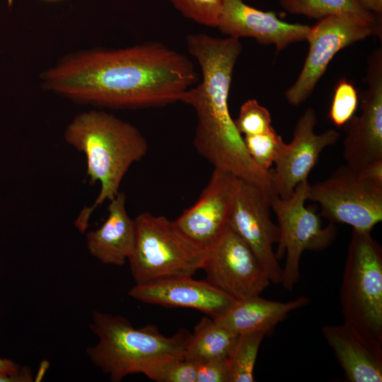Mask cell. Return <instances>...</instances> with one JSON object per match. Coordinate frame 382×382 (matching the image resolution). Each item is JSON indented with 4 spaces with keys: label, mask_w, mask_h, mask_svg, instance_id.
<instances>
[{
    "label": "cell",
    "mask_w": 382,
    "mask_h": 382,
    "mask_svg": "<svg viewBox=\"0 0 382 382\" xmlns=\"http://www.w3.org/2000/svg\"><path fill=\"white\" fill-rule=\"evenodd\" d=\"M265 335L256 332L239 335L228 359L229 382H254V368Z\"/></svg>",
    "instance_id": "22"
},
{
    "label": "cell",
    "mask_w": 382,
    "mask_h": 382,
    "mask_svg": "<svg viewBox=\"0 0 382 382\" xmlns=\"http://www.w3.org/2000/svg\"><path fill=\"white\" fill-rule=\"evenodd\" d=\"M46 89L110 108H146L180 102L199 81L185 54L158 42L66 56L41 75Z\"/></svg>",
    "instance_id": "1"
},
{
    "label": "cell",
    "mask_w": 382,
    "mask_h": 382,
    "mask_svg": "<svg viewBox=\"0 0 382 382\" xmlns=\"http://www.w3.org/2000/svg\"><path fill=\"white\" fill-rule=\"evenodd\" d=\"M243 137L250 156L265 171L270 170L286 145L274 129L264 134Z\"/></svg>",
    "instance_id": "23"
},
{
    "label": "cell",
    "mask_w": 382,
    "mask_h": 382,
    "mask_svg": "<svg viewBox=\"0 0 382 382\" xmlns=\"http://www.w3.org/2000/svg\"><path fill=\"white\" fill-rule=\"evenodd\" d=\"M281 6L293 15L320 20L335 16L372 24L381 30V22L364 9L356 0H279Z\"/></svg>",
    "instance_id": "21"
},
{
    "label": "cell",
    "mask_w": 382,
    "mask_h": 382,
    "mask_svg": "<svg viewBox=\"0 0 382 382\" xmlns=\"http://www.w3.org/2000/svg\"><path fill=\"white\" fill-rule=\"evenodd\" d=\"M46 1H59V0H46Z\"/></svg>",
    "instance_id": "33"
},
{
    "label": "cell",
    "mask_w": 382,
    "mask_h": 382,
    "mask_svg": "<svg viewBox=\"0 0 382 382\" xmlns=\"http://www.w3.org/2000/svg\"><path fill=\"white\" fill-rule=\"evenodd\" d=\"M134 219L136 238L128 261L136 284L192 276L202 268L207 250L187 237L175 221L147 212Z\"/></svg>",
    "instance_id": "6"
},
{
    "label": "cell",
    "mask_w": 382,
    "mask_h": 382,
    "mask_svg": "<svg viewBox=\"0 0 382 382\" xmlns=\"http://www.w3.org/2000/svg\"><path fill=\"white\" fill-rule=\"evenodd\" d=\"M21 368L13 361L0 358V375L17 376L21 373Z\"/></svg>",
    "instance_id": "31"
},
{
    "label": "cell",
    "mask_w": 382,
    "mask_h": 382,
    "mask_svg": "<svg viewBox=\"0 0 382 382\" xmlns=\"http://www.w3.org/2000/svg\"><path fill=\"white\" fill-rule=\"evenodd\" d=\"M367 88L360 96L361 112L346 124L343 156L347 166L359 171L382 160V49L367 59Z\"/></svg>",
    "instance_id": "12"
},
{
    "label": "cell",
    "mask_w": 382,
    "mask_h": 382,
    "mask_svg": "<svg viewBox=\"0 0 382 382\" xmlns=\"http://www.w3.org/2000/svg\"><path fill=\"white\" fill-rule=\"evenodd\" d=\"M65 141L86 158V176L91 184L100 183L99 195L93 205L83 207L74 225L83 234L94 210L119 192L131 166L147 153L145 137L132 124L102 110L81 112L66 126Z\"/></svg>",
    "instance_id": "3"
},
{
    "label": "cell",
    "mask_w": 382,
    "mask_h": 382,
    "mask_svg": "<svg viewBox=\"0 0 382 382\" xmlns=\"http://www.w3.org/2000/svg\"><path fill=\"white\" fill-rule=\"evenodd\" d=\"M128 294L144 303L194 308L213 318L222 316L236 301L207 280H195L192 276L169 277L136 284Z\"/></svg>",
    "instance_id": "16"
},
{
    "label": "cell",
    "mask_w": 382,
    "mask_h": 382,
    "mask_svg": "<svg viewBox=\"0 0 382 382\" xmlns=\"http://www.w3.org/2000/svg\"><path fill=\"white\" fill-rule=\"evenodd\" d=\"M310 299L301 296L287 302L265 299L256 295L236 300L222 316L214 318L218 323L237 335L244 333H271L289 313L308 305Z\"/></svg>",
    "instance_id": "19"
},
{
    "label": "cell",
    "mask_w": 382,
    "mask_h": 382,
    "mask_svg": "<svg viewBox=\"0 0 382 382\" xmlns=\"http://www.w3.org/2000/svg\"><path fill=\"white\" fill-rule=\"evenodd\" d=\"M308 200L317 202L320 215L330 223L345 224L353 230L371 231L382 221V185L364 179L347 165L310 185Z\"/></svg>",
    "instance_id": "8"
},
{
    "label": "cell",
    "mask_w": 382,
    "mask_h": 382,
    "mask_svg": "<svg viewBox=\"0 0 382 382\" xmlns=\"http://www.w3.org/2000/svg\"><path fill=\"white\" fill-rule=\"evenodd\" d=\"M358 93L354 84L340 79L334 90L328 117L337 127L346 125L354 115L358 106Z\"/></svg>",
    "instance_id": "25"
},
{
    "label": "cell",
    "mask_w": 382,
    "mask_h": 382,
    "mask_svg": "<svg viewBox=\"0 0 382 382\" xmlns=\"http://www.w3.org/2000/svg\"><path fill=\"white\" fill-rule=\"evenodd\" d=\"M202 269L207 282L236 300L260 295L271 283L253 252L228 224L207 250Z\"/></svg>",
    "instance_id": "10"
},
{
    "label": "cell",
    "mask_w": 382,
    "mask_h": 382,
    "mask_svg": "<svg viewBox=\"0 0 382 382\" xmlns=\"http://www.w3.org/2000/svg\"><path fill=\"white\" fill-rule=\"evenodd\" d=\"M358 172L364 179L382 185V160L374 162Z\"/></svg>",
    "instance_id": "29"
},
{
    "label": "cell",
    "mask_w": 382,
    "mask_h": 382,
    "mask_svg": "<svg viewBox=\"0 0 382 382\" xmlns=\"http://www.w3.org/2000/svg\"><path fill=\"white\" fill-rule=\"evenodd\" d=\"M356 1L364 9L374 14L378 21H382V0Z\"/></svg>",
    "instance_id": "30"
},
{
    "label": "cell",
    "mask_w": 382,
    "mask_h": 382,
    "mask_svg": "<svg viewBox=\"0 0 382 382\" xmlns=\"http://www.w3.org/2000/svg\"><path fill=\"white\" fill-rule=\"evenodd\" d=\"M91 319L90 329L98 342L87 349V354L113 382L134 374L148 376L163 363L184 359L191 335L181 329L166 337L155 325L134 328L122 316L97 311Z\"/></svg>",
    "instance_id": "4"
},
{
    "label": "cell",
    "mask_w": 382,
    "mask_h": 382,
    "mask_svg": "<svg viewBox=\"0 0 382 382\" xmlns=\"http://www.w3.org/2000/svg\"><path fill=\"white\" fill-rule=\"evenodd\" d=\"M197 364L196 382H229L228 359Z\"/></svg>",
    "instance_id": "28"
},
{
    "label": "cell",
    "mask_w": 382,
    "mask_h": 382,
    "mask_svg": "<svg viewBox=\"0 0 382 382\" xmlns=\"http://www.w3.org/2000/svg\"><path fill=\"white\" fill-rule=\"evenodd\" d=\"M234 123L242 136L260 134L274 129L270 111L255 99L247 100L241 105Z\"/></svg>",
    "instance_id": "24"
},
{
    "label": "cell",
    "mask_w": 382,
    "mask_h": 382,
    "mask_svg": "<svg viewBox=\"0 0 382 382\" xmlns=\"http://www.w3.org/2000/svg\"><path fill=\"white\" fill-rule=\"evenodd\" d=\"M310 27L291 23L273 11H264L244 0H224L217 28L228 37H250L262 45H274L276 52L289 45L306 40Z\"/></svg>",
    "instance_id": "15"
},
{
    "label": "cell",
    "mask_w": 382,
    "mask_h": 382,
    "mask_svg": "<svg viewBox=\"0 0 382 382\" xmlns=\"http://www.w3.org/2000/svg\"><path fill=\"white\" fill-rule=\"evenodd\" d=\"M316 111L308 108L294 127L291 142L286 144L270 170L274 193L283 199L290 197L299 183L308 180L321 152L339 139L340 134L333 129L316 134Z\"/></svg>",
    "instance_id": "13"
},
{
    "label": "cell",
    "mask_w": 382,
    "mask_h": 382,
    "mask_svg": "<svg viewBox=\"0 0 382 382\" xmlns=\"http://www.w3.org/2000/svg\"><path fill=\"white\" fill-rule=\"evenodd\" d=\"M184 17L216 28L224 0H169Z\"/></svg>",
    "instance_id": "26"
},
{
    "label": "cell",
    "mask_w": 382,
    "mask_h": 382,
    "mask_svg": "<svg viewBox=\"0 0 382 382\" xmlns=\"http://www.w3.org/2000/svg\"><path fill=\"white\" fill-rule=\"evenodd\" d=\"M197 370L192 361L175 359L159 365L147 377L157 382H196Z\"/></svg>",
    "instance_id": "27"
},
{
    "label": "cell",
    "mask_w": 382,
    "mask_h": 382,
    "mask_svg": "<svg viewBox=\"0 0 382 382\" xmlns=\"http://www.w3.org/2000/svg\"><path fill=\"white\" fill-rule=\"evenodd\" d=\"M270 195L237 178L228 224L253 252L270 282L279 284L282 268L273 250L279 239V229L271 219Z\"/></svg>",
    "instance_id": "11"
},
{
    "label": "cell",
    "mask_w": 382,
    "mask_h": 382,
    "mask_svg": "<svg viewBox=\"0 0 382 382\" xmlns=\"http://www.w3.org/2000/svg\"><path fill=\"white\" fill-rule=\"evenodd\" d=\"M340 301L344 324L382 347V248L371 231H352Z\"/></svg>",
    "instance_id": "5"
},
{
    "label": "cell",
    "mask_w": 382,
    "mask_h": 382,
    "mask_svg": "<svg viewBox=\"0 0 382 382\" xmlns=\"http://www.w3.org/2000/svg\"><path fill=\"white\" fill-rule=\"evenodd\" d=\"M186 44L202 72V81L186 91L180 100L196 113L193 142L197 153L214 168L272 193L270 172L253 161L229 112L233 74L243 50L240 39L193 33L187 37Z\"/></svg>",
    "instance_id": "2"
},
{
    "label": "cell",
    "mask_w": 382,
    "mask_h": 382,
    "mask_svg": "<svg viewBox=\"0 0 382 382\" xmlns=\"http://www.w3.org/2000/svg\"><path fill=\"white\" fill-rule=\"evenodd\" d=\"M123 192L110 201L108 216L96 230L86 232L89 253L106 265L122 266L132 254L136 228L134 219L127 214Z\"/></svg>",
    "instance_id": "18"
},
{
    "label": "cell",
    "mask_w": 382,
    "mask_h": 382,
    "mask_svg": "<svg viewBox=\"0 0 382 382\" xmlns=\"http://www.w3.org/2000/svg\"><path fill=\"white\" fill-rule=\"evenodd\" d=\"M48 367H49V361H43L41 362L39 371L35 378V381H40L43 378Z\"/></svg>",
    "instance_id": "32"
},
{
    "label": "cell",
    "mask_w": 382,
    "mask_h": 382,
    "mask_svg": "<svg viewBox=\"0 0 382 382\" xmlns=\"http://www.w3.org/2000/svg\"><path fill=\"white\" fill-rule=\"evenodd\" d=\"M237 178L214 168L197 202L175 221L180 230L207 250L228 224Z\"/></svg>",
    "instance_id": "14"
},
{
    "label": "cell",
    "mask_w": 382,
    "mask_h": 382,
    "mask_svg": "<svg viewBox=\"0 0 382 382\" xmlns=\"http://www.w3.org/2000/svg\"><path fill=\"white\" fill-rule=\"evenodd\" d=\"M309 185L308 180L301 182L286 199L276 194L270 195L271 209L279 229L275 255L279 260L286 255L280 284L286 290H291L299 279L300 260L303 251L327 248L337 232L332 223L323 226L320 215L306 206Z\"/></svg>",
    "instance_id": "7"
},
{
    "label": "cell",
    "mask_w": 382,
    "mask_h": 382,
    "mask_svg": "<svg viewBox=\"0 0 382 382\" xmlns=\"http://www.w3.org/2000/svg\"><path fill=\"white\" fill-rule=\"evenodd\" d=\"M373 35L381 38V30L372 24L335 16L318 20L306 39L309 50L302 69L284 93L287 102L298 106L306 101L339 51Z\"/></svg>",
    "instance_id": "9"
},
{
    "label": "cell",
    "mask_w": 382,
    "mask_h": 382,
    "mask_svg": "<svg viewBox=\"0 0 382 382\" xmlns=\"http://www.w3.org/2000/svg\"><path fill=\"white\" fill-rule=\"evenodd\" d=\"M322 335L350 382L382 381V347L345 324L326 325Z\"/></svg>",
    "instance_id": "17"
},
{
    "label": "cell",
    "mask_w": 382,
    "mask_h": 382,
    "mask_svg": "<svg viewBox=\"0 0 382 382\" xmlns=\"http://www.w3.org/2000/svg\"><path fill=\"white\" fill-rule=\"evenodd\" d=\"M239 335L212 317L202 318L194 328L187 345L184 359L200 364L229 359Z\"/></svg>",
    "instance_id": "20"
}]
</instances>
